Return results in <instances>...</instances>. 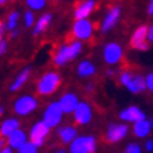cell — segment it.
I'll return each mask as SVG.
<instances>
[{"label": "cell", "instance_id": "6da1fadb", "mask_svg": "<svg viewBox=\"0 0 153 153\" xmlns=\"http://www.w3.org/2000/svg\"><path fill=\"white\" fill-rule=\"evenodd\" d=\"M80 52H82V44L79 41H74L68 45H62L55 53L53 62L56 66H63L69 63L70 60H73L74 58H77Z\"/></svg>", "mask_w": 153, "mask_h": 153}, {"label": "cell", "instance_id": "7a4b0ae2", "mask_svg": "<svg viewBox=\"0 0 153 153\" xmlns=\"http://www.w3.org/2000/svg\"><path fill=\"white\" fill-rule=\"evenodd\" d=\"M60 84V76L55 72H48L42 76L37 84V91L41 96H49L55 93V90Z\"/></svg>", "mask_w": 153, "mask_h": 153}, {"label": "cell", "instance_id": "3957f363", "mask_svg": "<svg viewBox=\"0 0 153 153\" xmlns=\"http://www.w3.org/2000/svg\"><path fill=\"white\" fill-rule=\"evenodd\" d=\"M120 80H121V83L134 94H139V93H142L143 90L148 88V86H146V79H143L139 74H132L131 72H122Z\"/></svg>", "mask_w": 153, "mask_h": 153}, {"label": "cell", "instance_id": "277c9868", "mask_svg": "<svg viewBox=\"0 0 153 153\" xmlns=\"http://www.w3.org/2000/svg\"><path fill=\"white\" fill-rule=\"evenodd\" d=\"M97 143L93 136H77L70 143V153H94Z\"/></svg>", "mask_w": 153, "mask_h": 153}, {"label": "cell", "instance_id": "5b68a950", "mask_svg": "<svg viewBox=\"0 0 153 153\" xmlns=\"http://www.w3.org/2000/svg\"><path fill=\"white\" fill-rule=\"evenodd\" d=\"M37 107H38V101L33 96H23V97L16 100L13 108L14 112L19 114V115H28L33 111H35Z\"/></svg>", "mask_w": 153, "mask_h": 153}, {"label": "cell", "instance_id": "8992f818", "mask_svg": "<svg viewBox=\"0 0 153 153\" xmlns=\"http://www.w3.org/2000/svg\"><path fill=\"white\" fill-rule=\"evenodd\" d=\"M63 114H65V112H63V110H62L59 101L58 102H51V104L47 107L45 112H44V121H45L51 128H55V126H58L60 124L62 115H63Z\"/></svg>", "mask_w": 153, "mask_h": 153}, {"label": "cell", "instance_id": "52a82bcc", "mask_svg": "<svg viewBox=\"0 0 153 153\" xmlns=\"http://www.w3.org/2000/svg\"><path fill=\"white\" fill-rule=\"evenodd\" d=\"M49 129H51V126L48 125L44 120L39 121V122H37V124L31 128V131H30V140L34 142L38 148L42 146L44 142H45L47 135L49 134Z\"/></svg>", "mask_w": 153, "mask_h": 153}, {"label": "cell", "instance_id": "ba28073f", "mask_svg": "<svg viewBox=\"0 0 153 153\" xmlns=\"http://www.w3.org/2000/svg\"><path fill=\"white\" fill-rule=\"evenodd\" d=\"M148 27H145V25H140L139 28H136V31L134 33L132 38H131V45L132 48L135 49H138V51H146L149 48L148 42Z\"/></svg>", "mask_w": 153, "mask_h": 153}, {"label": "cell", "instance_id": "9c48e42d", "mask_svg": "<svg viewBox=\"0 0 153 153\" xmlns=\"http://www.w3.org/2000/svg\"><path fill=\"white\" fill-rule=\"evenodd\" d=\"M93 34V25L87 19L76 20L73 24V35L79 39H88Z\"/></svg>", "mask_w": 153, "mask_h": 153}, {"label": "cell", "instance_id": "30bf717a", "mask_svg": "<svg viewBox=\"0 0 153 153\" xmlns=\"http://www.w3.org/2000/svg\"><path fill=\"white\" fill-rule=\"evenodd\" d=\"M128 134V126L124 124H110L107 129V140L110 143H117L121 139H124Z\"/></svg>", "mask_w": 153, "mask_h": 153}, {"label": "cell", "instance_id": "8fae6325", "mask_svg": "<svg viewBox=\"0 0 153 153\" xmlns=\"http://www.w3.org/2000/svg\"><path fill=\"white\" fill-rule=\"evenodd\" d=\"M102 55H104V60L108 65H115L122 58V48L115 42H111V44L105 45Z\"/></svg>", "mask_w": 153, "mask_h": 153}, {"label": "cell", "instance_id": "7c38bea8", "mask_svg": "<svg viewBox=\"0 0 153 153\" xmlns=\"http://www.w3.org/2000/svg\"><path fill=\"white\" fill-rule=\"evenodd\" d=\"M91 108L86 101H80L77 108L73 112V118L79 125H86L91 121Z\"/></svg>", "mask_w": 153, "mask_h": 153}, {"label": "cell", "instance_id": "4fadbf2b", "mask_svg": "<svg viewBox=\"0 0 153 153\" xmlns=\"http://www.w3.org/2000/svg\"><path fill=\"white\" fill-rule=\"evenodd\" d=\"M120 118L122 121H126V122H138L140 120H145L146 115H145V112L140 110L139 107L131 105L128 108H125L124 111H121Z\"/></svg>", "mask_w": 153, "mask_h": 153}, {"label": "cell", "instance_id": "5bb4252c", "mask_svg": "<svg viewBox=\"0 0 153 153\" xmlns=\"http://www.w3.org/2000/svg\"><path fill=\"white\" fill-rule=\"evenodd\" d=\"M79 98H77V96L73 93H66L63 94L62 97H60V107H62V110H63V112L65 114H72V112H74V110L77 108V105H79Z\"/></svg>", "mask_w": 153, "mask_h": 153}, {"label": "cell", "instance_id": "9a60e30c", "mask_svg": "<svg viewBox=\"0 0 153 153\" xmlns=\"http://www.w3.org/2000/svg\"><path fill=\"white\" fill-rule=\"evenodd\" d=\"M120 14H121V10L120 7H112L107 16L104 17L102 20V24H101V31L102 33H107V31H110L114 25L117 24V21L120 20Z\"/></svg>", "mask_w": 153, "mask_h": 153}, {"label": "cell", "instance_id": "2e32d148", "mask_svg": "<svg viewBox=\"0 0 153 153\" xmlns=\"http://www.w3.org/2000/svg\"><path fill=\"white\" fill-rule=\"evenodd\" d=\"M94 6H96V1L94 0H86L83 1L82 4L74 10V19L76 20H80V19H87L90 13L93 11Z\"/></svg>", "mask_w": 153, "mask_h": 153}, {"label": "cell", "instance_id": "e0dca14e", "mask_svg": "<svg viewBox=\"0 0 153 153\" xmlns=\"http://www.w3.org/2000/svg\"><path fill=\"white\" fill-rule=\"evenodd\" d=\"M25 142H27V135L21 129L14 131L13 134L7 138V143H9L10 148H13V149H19L20 146L24 145Z\"/></svg>", "mask_w": 153, "mask_h": 153}, {"label": "cell", "instance_id": "ac0fdd59", "mask_svg": "<svg viewBox=\"0 0 153 153\" xmlns=\"http://www.w3.org/2000/svg\"><path fill=\"white\" fill-rule=\"evenodd\" d=\"M150 129H152L150 121H148L146 118L138 121V122H134V135L136 138H145V136H148Z\"/></svg>", "mask_w": 153, "mask_h": 153}, {"label": "cell", "instance_id": "d6986e66", "mask_svg": "<svg viewBox=\"0 0 153 153\" xmlns=\"http://www.w3.org/2000/svg\"><path fill=\"white\" fill-rule=\"evenodd\" d=\"M19 126H20L19 120H16V118H9V120H6V121L1 122V126H0V134H1V136L9 138L14 131L19 129Z\"/></svg>", "mask_w": 153, "mask_h": 153}, {"label": "cell", "instance_id": "ffe728a7", "mask_svg": "<svg viewBox=\"0 0 153 153\" xmlns=\"http://www.w3.org/2000/svg\"><path fill=\"white\" fill-rule=\"evenodd\" d=\"M58 135L63 143H72L77 138V131L73 126H63V128L58 129Z\"/></svg>", "mask_w": 153, "mask_h": 153}, {"label": "cell", "instance_id": "44dd1931", "mask_svg": "<svg viewBox=\"0 0 153 153\" xmlns=\"http://www.w3.org/2000/svg\"><path fill=\"white\" fill-rule=\"evenodd\" d=\"M96 73V66L90 60H83L77 66V74L80 77H90Z\"/></svg>", "mask_w": 153, "mask_h": 153}, {"label": "cell", "instance_id": "7402d4cb", "mask_svg": "<svg viewBox=\"0 0 153 153\" xmlns=\"http://www.w3.org/2000/svg\"><path fill=\"white\" fill-rule=\"evenodd\" d=\"M28 77H30V68L24 69L23 72L16 77V80H14L13 83H11V86H10V91H17V90H20V88L25 84V82L28 80Z\"/></svg>", "mask_w": 153, "mask_h": 153}, {"label": "cell", "instance_id": "603a6c76", "mask_svg": "<svg viewBox=\"0 0 153 153\" xmlns=\"http://www.w3.org/2000/svg\"><path fill=\"white\" fill-rule=\"evenodd\" d=\"M51 19L52 16L51 14H44L41 19L38 20V23L35 24V28H34V35H38V34L44 33L45 30H47V27L49 25V23H51Z\"/></svg>", "mask_w": 153, "mask_h": 153}, {"label": "cell", "instance_id": "cb8c5ba5", "mask_svg": "<svg viewBox=\"0 0 153 153\" xmlns=\"http://www.w3.org/2000/svg\"><path fill=\"white\" fill-rule=\"evenodd\" d=\"M19 153H37L38 152V146L31 140H27L24 145H21L19 149Z\"/></svg>", "mask_w": 153, "mask_h": 153}, {"label": "cell", "instance_id": "d4e9b609", "mask_svg": "<svg viewBox=\"0 0 153 153\" xmlns=\"http://www.w3.org/2000/svg\"><path fill=\"white\" fill-rule=\"evenodd\" d=\"M17 21H19V11H13V13L9 16V19H7V30L10 31H14L16 27H17Z\"/></svg>", "mask_w": 153, "mask_h": 153}, {"label": "cell", "instance_id": "484cf974", "mask_svg": "<svg viewBox=\"0 0 153 153\" xmlns=\"http://www.w3.org/2000/svg\"><path fill=\"white\" fill-rule=\"evenodd\" d=\"M27 4L33 10H41L45 6V0H27Z\"/></svg>", "mask_w": 153, "mask_h": 153}, {"label": "cell", "instance_id": "4316f807", "mask_svg": "<svg viewBox=\"0 0 153 153\" xmlns=\"http://www.w3.org/2000/svg\"><path fill=\"white\" fill-rule=\"evenodd\" d=\"M125 153H142V148L138 143H129L125 149Z\"/></svg>", "mask_w": 153, "mask_h": 153}, {"label": "cell", "instance_id": "83f0119b", "mask_svg": "<svg viewBox=\"0 0 153 153\" xmlns=\"http://www.w3.org/2000/svg\"><path fill=\"white\" fill-rule=\"evenodd\" d=\"M24 23L27 27H31L34 24V14L31 11H27V13L24 14Z\"/></svg>", "mask_w": 153, "mask_h": 153}, {"label": "cell", "instance_id": "f1b7e54d", "mask_svg": "<svg viewBox=\"0 0 153 153\" xmlns=\"http://www.w3.org/2000/svg\"><path fill=\"white\" fill-rule=\"evenodd\" d=\"M146 86H148V90L153 93V73H149L146 76Z\"/></svg>", "mask_w": 153, "mask_h": 153}, {"label": "cell", "instance_id": "f546056e", "mask_svg": "<svg viewBox=\"0 0 153 153\" xmlns=\"http://www.w3.org/2000/svg\"><path fill=\"white\" fill-rule=\"evenodd\" d=\"M145 149L148 150V152H152L153 150V140H146V143H145Z\"/></svg>", "mask_w": 153, "mask_h": 153}, {"label": "cell", "instance_id": "4dcf8cb0", "mask_svg": "<svg viewBox=\"0 0 153 153\" xmlns=\"http://www.w3.org/2000/svg\"><path fill=\"white\" fill-rule=\"evenodd\" d=\"M148 39L150 42H153V25H150L148 30Z\"/></svg>", "mask_w": 153, "mask_h": 153}, {"label": "cell", "instance_id": "1f68e13d", "mask_svg": "<svg viewBox=\"0 0 153 153\" xmlns=\"http://www.w3.org/2000/svg\"><path fill=\"white\" fill-rule=\"evenodd\" d=\"M6 49H7V44L4 41H1L0 42V53H4Z\"/></svg>", "mask_w": 153, "mask_h": 153}, {"label": "cell", "instance_id": "d6a6232c", "mask_svg": "<svg viewBox=\"0 0 153 153\" xmlns=\"http://www.w3.org/2000/svg\"><path fill=\"white\" fill-rule=\"evenodd\" d=\"M148 13L150 14V16H153V0H150V4H149V7H148Z\"/></svg>", "mask_w": 153, "mask_h": 153}, {"label": "cell", "instance_id": "836d02e7", "mask_svg": "<svg viewBox=\"0 0 153 153\" xmlns=\"http://www.w3.org/2000/svg\"><path fill=\"white\" fill-rule=\"evenodd\" d=\"M11 149L13 148H4V149H1V152L0 153H13L11 152Z\"/></svg>", "mask_w": 153, "mask_h": 153}, {"label": "cell", "instance_id": "e575fe53", "mask_svg": "<svg viewBox=\"0 0 153 153\" xmlns=\"http://www.w3.org/2000/svg\"><path fill=\"white\" fill-rule=\"evenodd\" d=\"M91 88H93V84H88V86H87V90H88V91H91Z\"/></svg>", "mask_w": 153, "mask_h": 153}, {"label": "cell", "instance_id": "d590c367", "mask_svg": "<svg viewBox=\"0 0 153 153\" xmlns=\"http://www.w3.org/2000/svg\"><path fill=\"white\" fill-rule=\"evenodd\" d=\"M55 153H66V152H65V150H63V149H59V150H56Z\"/></svg>", "mask_w": 153, "mask_h": 153}, {"label": "cell", "instance_id": "8d00e7d4", "mask_svg": "<svg viewBox=\"0 0 153 153\" xmlns=\"http://www.w3.org/2000/svg\"><path fill=\"white\" fill-rule=\"evenodd\" d=\"M107 74H108V76H112V74H114V72H112V70H108V72H107Z\"/></svg>", "mask_w": 153, "mask_h": 153}, {"label": "cell", "instance_id": "74e56055", "mask_svg": "<svg viewBox=\"0 0 153 153\" xmlns=\"http://www.w3.org/2000/svg\"><path fill=\"white\" fill-rule=\"evenodd\" d=\"M6 1H7V0H0V3H1V4H4Z\"/></svg>", "mask_w": 153, "mask_h": 153}, {"label": "cell", "instance_id": "f35d334b", "mask_svg": "<svg viewBox=\"0 0 153 153\" xmlns=\"http://www.w3.org/2000/svg\"><path fill=\"white\" fill-rule=\"evenodd\" d=\"M150 125H152V128H153V118L150 120Z\"/></svg>", "mask_w": 153, "mask_h": 153}]
</instances>
